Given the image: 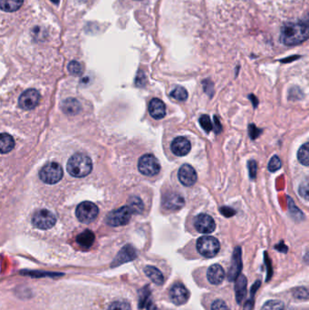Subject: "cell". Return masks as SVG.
<instances>
[{
  "instance_id": "cell-22",
  "label": "cell",
  "mask_w": 309,
  "mask_h": 310,
  "mask_svg": "<svg viewBox=\"0 0 309 310\" xmlns=\"http://www.w3.org/2000/svg\"><path fill=\"white\" fill-rule=\"evenodd\" d=\"M235 291H236L237 301L239 303H241L247 293V278L244 276H239L237 278Z\"/></svg>"
},
{
  "instance_id": "cell-4",
  "label": "cell",
  "mask_w": 309,
  "mask_h": 310,
  "mask_svg": "<svg viewBox=\"0 0 309 310\" xmlns=\"http://www.w3.org/2000/svg\"><path fill=\"white\" fill-rule=\"evenodd\" d=\"M219 249V242L216 238L211 236H203L197 242V250L200 255L205 258H213L218 254Z\"/></svg>"
},
{
  "instance_id": "cell-9",
  "label": "cell",
  "mask_w": 309,
  "mask_h": 310,
  "mask_svg": "<svg viewBox=\"0 0 309 310\" xmlns=\"http://www.w3.org/2000/svg\"><path fill=\"white\" fill-rule=\"evenodd\" d=\"M40 94L36 89H28L24 92L23 94L19 97V104L20 108L23 110L34 109L36 108L39 102H40Z\"/></svg>"
},
{
  "instance_id": "cell-2",
  "label": "cell",
  "mask_w": 309,
  "mask_h": 310,
  "mask_svg": "<svg viewBox=\"0 0 309 310\" xmlns=\"http://www.w3.org/2000/svg\"><path fill=\"white\" fill-rule=\"evenodd\" d=\"M66 170L68 174L75 178H84L91 174L93 163L91 158L84 153H75L70 157Z\"/></svg>"
},
{
  "instance_id": "cell-7",
  "label": "cell",
  "mask_w": 309,
  "mask_h": 310,
  "mask_svg": "<svg viewBox=\"0 0 309 310\" xmlns=\"http://www.w3.org/2000/svg\"><path fill=\"white\" fill-rule=\"evenodd\" d=\"M132 211L128 208V206H123L117 210L111 211L106 217V222L112 227L124 226L128 224L132 217Z\"/></svg>"
},
{
  "instance_id": "cell-5",
  "label": "cell",
  "mask_w": 309,
  "mask_h": 310,
  "mask_svg": "<svg viewBox=\"0 0 309 310\" xmlns=\"http://www.w3.org/2000/svg\"><path fill=\"white\" fill-rule=\"evenodd\" d=\"M138 169L141 174L152 177L159 174L161 165L154 155L144 154L138 162Z\"/></svg>"
},
{
  "instance_id": "cell-24",
  "label": "cell",
  "mask_w": 309,
  "mask_h": 310,
  "mask_svg": "<svg viewBox=\"0 0 309 310\" xmlns=\"http://www.w3.org/2000/svg\"><path fill=\"white\" fill-rule=\"evenodd\" d=\"M62 109L64 111V114L73 115V114H78L80 112L81 105L78 100L73 99V98H69V99L64 101V103L62 105Z\"/></svg>"
},
{
  "instance_id": "cell-12",
  "label": "cell",
  "mask_w": 309,
  "mask_h": 310,
  "mask_svg": "<svg viewBox=\"0 0 309 310\" xmlns=\"http://www.w3.org/2000/svg\"><path fill=\"white\" fill-rule=\"evenodd\" d=\"M184 204V198L176 192H167L164 194L163 198V205L167 210H181Z\"/></svg>"
},
{
  "instance_id": "cell-1",
  "label": "cell",
  "mask_w": 309,
  "mask_h": 310,
  "mask_svg": "<svg viewBox=\"0 0 309 310\" xmlns=\"http://www.w3.org/2000/svg\"><path fill=\"white\" fill-rule=\"evenodd\" d=\"M308 35L309 27L306 22H290L282 27L280 41L286 46H295L307 40Z\"/></svg>"
},
{
  "instance_id": "cell-3",
  "label": "cell",
  "mask_w": 309,
  "mask_h": 310,
  "mask_svg": "<svg viewBox=\"0 0 309 310\" xmlns=\"http://www.w3.org/2000/svg\"><path fill=\"white\" fill-rule=\"evenodd\" d=\"M64 171L57 163H48L42 167L39 172V178L46 184H55L63 178Z\"/></svg>"
},
{
  "instance_id": "cell-8",
  "label": "cell",
  "mask_w": 309,
  "mask_h": 310,
  "mask_svg": "<svg viewBox=\"0 0 309 310\" xmlns=\"http://www.w3.org/2000/svg\"><path fill=\"white\" fill-rule=\"evenodd\" d=\"M56 222L54 213L50 210H40L37 211L32 218V224L34 227L39 229H49L55 226Z\"/></svg>"
},
{
  "instance_id": "cell-28",
  "label": "cell",
  "mask_w": 309,
  "mask_h": 310,
  "mask_svg": "<svg viewBox=\"0 0 309 310\" xmlns=\"http://www.w3.org/2000/svg\"><path fill=\"white\" fill-rule=\"evenodd\" d=\"M261 310H285V305L281 301L269 300L264 304Z\"/></svg>"
},
{
  "instance_id": "cell-6",
  "label": "cell",
  "mask_w": 309,
  "mask_h": 310,
  "mask_svg": "<svg viewBox=\"0 0 309 310\" xmlns=\"http://www.w3.org/2000/svg\"><path fill=\"white\" fill-rule=\"evenodd\" d=\"M99 210L98 207L91 201H84L78 206L75 210L76 218L82 223H91L96 219Z\"/></svg>"
},
{
  "instance_id": "cell-36",
  "label": "cell",
  "mask_w": 309,
  "mask_h": 310,
  "mask_svg": "<svg viewBox=\"0 0 309 310\" xmlns=\"http://www.w3.org/2000/svg\"><path fill=\"white\" fill-rule=\"evenodd\" d=\"M149 296H150V291L147 288H143L142 289V295H141V297H140V308L144 306Z\"/></svg>"
},
{
  "instance_id": "cell-15",
  "label": "cell",
  "mask_w": 309,
  "mask_h": 310,
  "mask_svg": "<svg viewBox=\"0 0 309 310\" xmlns=\"http://www.w3.org/2000/svg\"><path fill=\"white\" fill-rule=\"evenodd\" d=\"M171 148L174 154L177 156H185L191 151V144L185 137L179 136L173 140Z\"/></svg>"
},
{
  "instance_id": "cell-10",
  "label": "cell",
  "mask_w": 309,
  "mask_h": 310,
  "mask_svg": "<svg viewBox=\"0 0 309 310\" xmlns=\"http://www.w3.org/2000/svg\"><path fill=\"white\" fill-rule=\"evenodd\" d=\"M194 226L199 232L203 234L212 233L216 228V223L214 221L213 218L205 213H201L196 217Z\"/></svg>"
},
{
  "instance_id": "cell-29",
  "label": "cell",
  "mask_w": 309,
  "mask_h": 310,
  "mask_svg": "<svg viewBox=\"0 0 309 310\" xmlns=\"http://www.w3.org/2000/svg\"><path fill=\"white\" fill-rule=\"evenodd\" d=\"M69 73L75 76L81 75L83 73L82 65L78 61H72L68 64Z\"/></svg>"
},
{
  "instance_id": "cell-39",
  "label": "cell",
  "mask_w": 309,
  "mask_h": 310,
  "mask_svg": "<svg viewBox=\"0 0 309 310\" xmlns=\"http://www.w3.org/2000/svg\"><path fill=\"white\" fill-rule=\"evenodd\" d=\"M220 211L226 217H230V216H233V215L235 214V211L230 209V208H227V207H223V208L220 209Z\"/></svg>"
},
{
  "instance_id": "cell-34",
  "label": "cell",
  "mask_w": 309,
  "mask_h": 310,
  "mask_svg": "<svg viewBox=\"0 0 309 310\" xmlns=\"http://www.w3.org/2000/svg\"><path fill=\"white\" fill-rule=\"evenodd\" d=\"M211 310H229L227 307V304L224 301L218 299L214 301L213 304L211 305Z\"/></svg>"
},
{
  "instance_id": "cell-26",
  "label": "cell",
  "mask_w": 309,
  "mask_h": 310,
  "mask_svg": "<svg viewBox=\"0 0 309 310\" xmlns=\"http://www.w3.org/2000/svg\"><path fill=\"white\" fill-rule=\"evenodd\" d=\"M297 159L300 162V164L308 166L309 165V148L308 143L305 142L304 145L301 146L298 152H297Z\"/></svg>"
},
{
  "instance_id": "cell-30",
  "label": "cell",
  "mask_w": 309,
  "mask_h": 310,
  "mask_svg": "<svg viewBox=\"0 0 309 310\" xmlns=\"http://www.w3.org/2000/svg\"><path fill=\"white\" fill-rule=\"evenodd\" d=\"M282 163L281 160L279 159V157L275 155L273 156L272 158L269 161V164H268V170L271 172V173H275L278 170L281 168Z\"/></svg>"
},
{
  "instance_id": "cell-40",
  "label": "cell",
  "mask_w": 309,
  "mask_h": 310,
  "mask_svg": "<svg viewBox=\"0 0 309 310\" xmlns=\"http://www.w3.org/2000/svg\"><path fill=\"white\" fill-rule=\"evenodd\" d=\"M214 131L216 133H219L220 131H221V124L219 123V121H218V119L216 117V116H214Z\"/></svg>"
},
{
  "instance_id": "cell-17",
  "label": "cell",
  "mask_w": 309,
  "mask_h": 310,
  "mask_svg": "<svg viewBox=\"0 0 309 310\" xmlns=\"http://www.w3.org/2000/svg\"><path fill=\"white\" fill-rule=\"evenodd\" d=\"M208 280L212 285H219L225 278V272L220 265L214 264L210 266L207 272Z\"/></svg>"
},
{
  "instance_id": "cell-20",
  "label": "cell",
  "mask_w": 309,
  "mask_h": 310,
  "mask_svg": "<svg viewBox=\"0 0 309 310\" xmlns=\"http://www.w3.org/2000/svg\"><path fill=\"white\" fill-rule=\"evenodd\" d=\"M144 273L156 285H163L164 281V275L160 271V269L153 266H146Z\"/></svg>"
},
{
  "instance_id": "cell-38",
  "label": "cell",
  "mask_w": 309,
  "mask_h": 310,
  "mask_svg": "<svg viewBox=\"0 0 309 310\" xmlns=\"http://www.w3.org/2000/svg\"><path fill=\"white\" fill-rule=\"evenodd\" d=\"M259 130L258 128L255 127L254 124H250V137L252 139H255L256 137H258L259 135Z\"/></svg>"
},
{
  "instance_id": "cell-18",
  "label": "cell",
  "mask_w": 309,
  "mask_h": 310,
  "mask_svg": "<svg viewBox=\"0 0 309 310\" xmlns=\"http://www.w3.org/2000/svg\"><path fill=\"white\" fill-rule=\"evenodd\" d=\"M149 113H150V116L156 120L164 118L166 114L165 104L158 98L151 99L149 104Z\"/></svg>"
},
{
  "instance_id": "cell-32",
  "label": "cell",
  "mask_w": 309,
  "mask_h": 310,
  "mask_svg": "<svg viewBox=\"0 0 309 310\" xmlns=\"http://www.w3.org/2000/svg\"><path fill=\"white\" fill-rule=\"evenodd\" d=\"M200 123L201 127L203 128L204 131L207 132H210L213 129L210 118H209V115H207V114H203V115L200 116Z\"/></svg>"
},
{
  "instance_id": "cell-21",
  "label": "cell",
  "mask_w": 309,
  "mask_h": 310,
  "mask_svg": "<svg viewBox=\"0 0 309 310\" xmlns=\"http://www.w3.org/2000/svg\"><path fill=\"white\" fill-rule=\"evenodd\" d=\"M95 234L91 230H85L84 232L80 233L76 238L79 246L84 249H89L95 242Z\"/></svg>"
},
{
  "instance_id": "cell-33",
  "label": "cell",
  "mask_w": 309,
  "mask_h": 310,
  "mask_svg": "<svg viewBox=\"0 0 309 310\" xmlns=\"http://www.w3.org/2000/svg\"><path fill=\"white\" fill-rule=\"evenodd\" d=\"M293 295L295 298H298L300 300H306L308 298V292L305 287H298L295 288Z\"/></svg>"
},
{
  "instance_id": "cell-31",
  "label": "cell",
  "mask_w": 309,
  "mask_h": 310,
  "mask_svg": "<svg viewBox=\"0 0 309 310\" xmlns=\"http://www.w3.org/2000/svg\"><path fill=\"white\" fill-rule=\"evenodd\" d=\"M108 310H131V305L125 301H115L110 305Z\"/></svg>"
},
{
  "instance_id": "cell-37",
  "label": "cell",
  "mask_w": 309,
  "mask_h": 310,
  "mask_svg": "<svg viewBox=\"0 0 309 310\" xmlns=\"http://www.w3.org/2000/svg\"><path fill=\"white\" fill-rule=\"evenodd\" d=\"M249 169H250V178L254 179L257 174V164L255 161H251L249 164Z\"/></svg>"
},
{
  "instance_id": "cell-35",
  "label": "cell",
  "mask_w": 309,
  "mask_h": 310,
  "mask_svg": "<svg viewBox=\"0 0 309 310\" xmlns=\"http://www.w3.org/2000/svg\"><path fill=\"white\" fill-rule=\"evenodd\" d=\"M300 195L302 197H304V200H308V184L307 183H303L301 184V186L299 188Z\"/></svg>"
},
{
  "instance_id": "cell-16",
  "label": "cell",
  "mask_w": 309,
  "mask_h": 310,
  "mask_svg": "<svg viewBox=\"0 0 309 310\" xmlns=\"http://www.w3.org/2000/svg\"><path fill=\"white\" fill-rule=\"evenodd\" d=\"M137 257V251L131 245H126L123 247L118 255L115 258L113 262V267H116L119 265L123 264L128 261H132Z\"/></svg>"
},
{
  "instance_id": "cell-23",
  "label": "cell",
  "mask_w": 309,
  "mask_h": 310,
  "mask_svg": "<svg viewBox=\"0 0 309 310\" xmlns=\"http://www.w3.org/2000/svg\"><path fill=\"white\" fill-rule=\"evenodd\" d=\"M24 0H0V10L4 12H16L23 5Z\"/></svg>"
},
{
  "instance_id": "cell-27",
  "label": "cell",
  "mask_w": 309,
  "mask_h": 310,
  "mask_svg": "<svg viewBox=\"0 0 309 310\" xmlns=\"http://www.w3.org/2000/svg\"><path fill=\"white\" fill-rule=\"evenodd\" d=\"M171 96L175 100L184 102L188 98V92L184 87H176L171 92Z\"/></svg>"
},
{
  "instance_id": "cell-14",
  "label": "cell",
  "mask_w": 309,
  "mask_h": 310,
  "mask_svg": "<svg viewBox=\"0 0 309 310\" xmlns=\"http://www.w3.org/2000/svg\"><path fill=\"white\" fill-rule=\"evenodd\" d=\"M241 269H242V260H241V248H236L234 251V254L232 257V262L230 268L228 269L227 278L230 281L236 280L237 278L240 276Z\"/></svg>"
},
{
  "instance_id": "cell-11",
  "label": "cell",
  "mask_w": 309,
  "mask_h": 310,
  "mask_svg": "<svg viewBox=\"0 0 309 310\" xmlns=\"http://www.w3.org/2000/svg\"><path fill=\"white\" fill-rule=\"evenodd\" d=\"M178 177H179L180 183L186 187L193 186L198 179L195 169L190 165H182L179 170Z\"/></svg>"
},
{
  "instance_id": "cell-19",
  "label": "cell",
  "mask_w": 309,
  "mask_h": 310,
  "mask_svg": "<svg viewBox=\"0 0 309 310\" xmlns=\"http://www.w3.org/2000/svg\"><path fill=\"white\" fill-rule=\"evenodd\" d=\"M15 141L9 133H0V153L5 154L13 150Z\"/></svg>"
},
{
  "instance_id": "cell-25",
  "label": "cell",
  "mask_w": 309,
  "mask_h": 310,
  "mask_svg": "<svg viewBox=\"0 0 309 310\" xmlns=\"http://www.w3.org/2000/svg\"><path fill=\"white\" fill-rule=\"evenodd\" d=\"M127 206L132 214H141L144 210L143 202L139 197H131L128 201Z\"/></svg>"
},
{
  "instance_id": "cell-42",
  "label": "cell",
  "mask_w": 309,
  "mask_h": 310,
  "mask_svg": "<svg viewBox=\"0 0 309 310\" xmlns=\"http://www.w3.org/2000/svg\"><path fill=\"white\" fill-rule=\"evenodd\" d=\"M51 1H52L54 4H55V5H57V4L59 3V0H51Z\"/></svg>"
},
{
  "instance_id": "cell-41",
  "label": "cell",
  "mask_w": 309,
  "mask_h": 310,
  "mask_svg": "<svg viewBox=\"0 0 309 310\" xmlns=\"http://www.w3.org/2000/svg\"><path fill=\"white\" fill-rule=\"evenodd\" d=\"M147 310H159V309L157 308V306H156V305H155L154 304H153V303L151 302V301H150V302H149V303L147 304Z\"/></svg>"
},
{
  "instance_id": "cell-13",
  "label": "cell",
  "mask_w": 309,
  "mask_h": 310,
  "mask_svg": "<svg viewBox=\"0 0 309 310\" xmlns=\"http://www.w3.org/2000/svg\"><path fill=\"white\" fill-rule=\"evenodd\" d=\"M170 296L175 305H181L185 304L188 301L190 297V292L182 284L178 283L171 288Z\"/></svg>"
}]
</instances>
